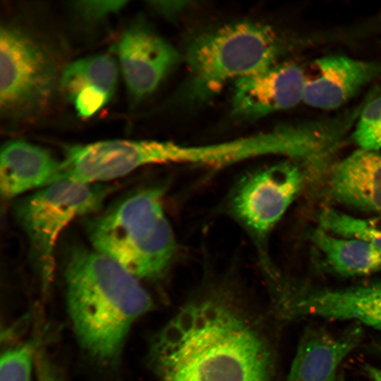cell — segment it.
<instances>
[{"label": "cell", "mask_w": 381, "mask_h": 381, "mask_svg": "<svg viewBox=\"0 0 381 381\" xmlns=\"http://www.w3.org/2000/svg\"><path fill=\"white\" fill-rule=\"evenodd\" d=\"M110 192L99 183H53L20 199L15 214L27 234L47 290L54 271V250L59 234L75 218L98 210Z\"/></svg>", "instance_id": "cell-5"}, {"label": "cell", "mask_w": 381, "mask_h": 381, "mask_svg": "<svg viewBox=\"0 0 381 381\" xmlns=\"http://www.w3.org/2000/svg\"><path fill=\"white\" fill-rule=\"evenodd\" d=\"M308 238L334 274L355 277L381 271V252L365 241L338 236L319 226L309 231Z\"/></svg>", "instance_id": "cell-17"}, {"label": "cell", "mask_w": 381, "mask_h": 381, "mask_svg": "<svg viewBox=\"0 0 381 381\" xmlns=\"http://www.w3.org/2000/svg\"><path fill=\"white\" fill-rule=\"evenodd\" d=\"M117 52L126 86L135 98L156 90L179 60L172 45L142 24L122 34Z\"/></svg>", "instance_id": "cell-10"}, {"label": "cell", "mask_w": 381, "mask_h": 381, "mask_svg": "<svg viewBox=\"0 0 381 381\" xmlns=\"http://www.w3.org/2000/svg\"><path fill=\"white\" fill-rule=\"evenodd\" d=\"M351 138L361 149H381V92L363 105Z\"/></svg>", "instance_id": "cell-19"}, {"label": "cell", "mask_w": 381, "mask_h": 381, "mask_svg": "<svg viewBox=\"0 0 381 381\" xmlns=\"http://www.w3.org/2000/svg\"><path fill=\"white\" fill-rule=\"evenodd\" d=\"M316 78L307 80L303 101L309 106L336 109L362 87L381 76V62L363 61L341 55L317 59Z\"/></svg>", "instance_id": "cell-13"}, {"label": "cell", "mask_w": 381, "mask_h": 381, "mask_svg": "<svg viewBox=\"0 0 381 381\" xmlns=\"http://www.w3.org/2000/svg\"><path fill=\"white\" fill-rule=\"evenodd\" d=\"M361 325L334 334L316 325L307 327L294 356L287 381H337L344 358L361 340Z\"/></svg>", "instance_id": "cell-12"}, {"label": "cell", "mask_w": 381, "mask_h": 381, "mask_svg": "<svg viewBox=\"0 0 381 381\" xmlns=\"http://www.w3.org/2000/svg\"><path fill=\"white\" fill-rule=\"evenodd\" d=\"M126 1H79L73 2V7L84 19L96 21L121 10Z\"/></svg>", "instance_id": "cell-21"}, {"label": "cell", "mask_w": 381, "mask_h": 381, "mask_svg": "<svg viewBox=\"0 0 381 381\" xmlns=\"http://www.w3.org/2000/svg\"><path fill=\"white\" fill-rule=\"evenodd\" d=\"M380 346H381V344H380ZM380 351H381V347H380Z\"/></svg>", "instance_id": "cell-23"}, {"label": "cell", "mask_w": 381, "mask_h": 381, "mask_svg": "<svg viewBox=\"0 0 381 381\" xmlns=\"http://www.w3.org/2000/svg\"><path fill=\"white\" fill-rule=\"evenodd\" d=\"M307 80L294 64L273 65L234 82L233 112L258 119L294 107L303 101Z\"/></svg>", "instance_id": "cell-11"}, {"label": "cell", "mask_w": 381, "mask_h": 381, "mask_svg": "<svg viewBox=\"0 0 381 381\" xmlns=\"http://www.w3.org/2000/svg\"><path fill=\"white\" fill-rule=\"evenodd\" d=\"M277 309L285 319L349 320L381 331V279L339 287L285 283Z\"/></svg>", "instance_id": "cell-7"}, {"label": "cell", "mask_w": 381, "mask_h": 381, "mask_svg": "<svg viewBox=\"0 0 381 381\" xmlns=\"http://www.w3.org/2000/svg\"><path fill=\"white\" fill-rule=\"evenodd\" d=\"M52 53L24 29L6 24L0 31V109L20 119L33 115L49 101L56 81Z\"/></svg>", "instance_id": "cell-6"}, {"label": "cell", "mask_w": 381, "mask_h": 381, "mask_svg": "<svg viewBox=\"0 0 381 381\" xmlns=\"http://www.w3.org/2000/svg\"><path fill=\"white\" fill-rule=\"evenodd\" d=\"M280 51L269 26L243 21L198 35L186 49L187 93L192 100H207L229 81L273 65Z\"/></svg>", "instance_id": "cell-4"}, {"label": "cell", "mask_w": 381, "mask_h": 381, "mask_svg": "<svg viewBox=\"0 0 381 381\" xmlns=\"http://www.w3.org/2000/svg\"><path fill=\"white\" fill-rule=\"evenodd\" d=\"M154 164H158V140H111L74 145L67 149L54 183H97Z\"/></svg>", "instance_id": "cell-9"}, {"label": "cell", "mask_w": 381, "mask_h": 381, "mask_svg": "<svg viewBox=\"0 0 381 381\" xmlns=\"http://www.w3.org/2000/svg\"><path fill=\"white\" fill-rule=\"evenodd\" d=\"M305 176L290 162L249 174L231 195L232 214L255 238L267 237L298 195Z\"/></svg>", "instance_id": "cell-8"}, {"label": "cell", "mask_w": 381, "mask_h": 381, "mask_svg": "<svg viewBox=\"0 0 381 381\" xmlns=\"http://www.w3.org/2000/svg\"><path fill=\"white\" fill-rule=\"evenodd\" d=\"M35 351L31 341L6 349L1 354L0 381H30Z\"/></svg>", "instance_id": "cell-20"}, {"label": "cell", "mask_w": 381, "mask_h": 381, "mask_svg": "<svg viewBox=\"0 0 381 381\" xmlns=\"http://www.w3.org/2000/svg\"><path fill=\"white\" fill-rule=\"evenodd\" d=\"M118 80V67L107 54L82 58L63 71L61 87L78 115L89 118L111 99Z\"/></svg>", "instance_id": "cell-15"}, {"label": "cell", "mask_w": 381, "mask_h": 381, "mask_svg": "<svg viewBox=\"0 0 381 381\" xmlns=\"http://www.w3.org/2000/svg\"><path fill=\"white\" fill-rule=\"evenodd\" d=\"M95 251L138 279H155L167 270L176 241L162 205V190L149 187L120 200L87 226Z\"/></svg>", "instance_id": "cell-3"}, {"label": "cell", "mask_w": 381, "mask_h": 381, "mask_svg": "<svg viewBox=\"0 0 381 381\" xmlns=\"http://www.w3.org/2000/svg\"><path fill=\"white\" fill-rule=\"evenodd\" d=\"M68 313L84 351L104 366L116 364L135 322L152 308L138 279L95 250L73 248L64 272Z\"/></svg>", "instance_id": "cell-2"}, {"label": "cell", "mask_w": 381, "mask_h": 381, "mask_svg": "<svg viewBox=\"0 0 381 381\" xmlns=\"http://www.w3.org/2000/svg\"><path fill=\"white\" fill-rule=\"evenodd\" d=\"M333 200L381 213V153L359 148L335 164L329 179Z\"/></svg>", "instance_id": "cell-14"}, {"label": "cell", "mask_w": 381, "mask_h": 381, "mask_svg": "<svg viewBox=\"0 0 381 381\" xmlns=\"http://www.w3.org/2000/svg\"><path fill=\"white\" fill-rule=\"evenodd\" d=\"M318 226L344 238L365 241L381 252V218L356 217L333 208L322 210L317 217Z\"/></svg>", "instance_id": "cell-18"}, {"label": "cell", "mask_w": 381, "mask_h": 381, "mask_svg": "<svg viewBox=\"0 0 381 381\" xmlns=\"http://www.w3.org/2000/svg\"><path fill=\"white\" fill-rule=\"evenodd\" d=\"M160 381H274V356L258 325L225 294L186 305L152 337Z\"/></svg>", "instance_id": "cell-1"}, {"label": "cell", "mask_w": 381, "mask_h": 381, "mask_svg": "<svg viewBox=\"0 0 381 381\" xmlns=\"http://www.w3.org/2000/svg\"><path fill=\"white\" fill-rule=\"evenodd\" d=\"M38 367V381H59L56 372L44 358L40 360Z\"/></svg>", "instance_id": "cell-22"}, {"label": "cell", "mask_w": 381, "mask_h": 381, "mask_svg": "<svg viewBox=\"0 0 381 381\" xmlns=\"http://www.w3.org/2000/svg\"><path fill=\"white\" fill-rule=\"evenodd\" d=\"M61 162L46 149L11 140L1 149L0 192L5 200L54 183Z\"/></svg>", "instance_id": "cell-16"}]
</instances>
